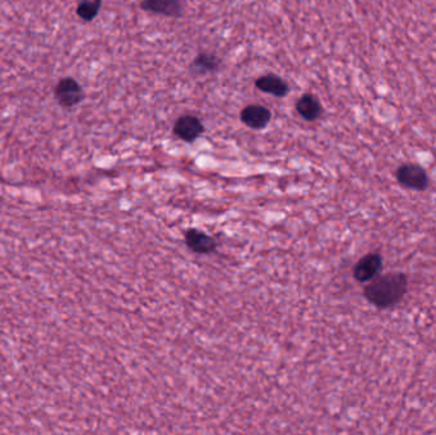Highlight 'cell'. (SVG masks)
<instances>
[{
	"label": "cell",
	"mask_w": 436,
	"mask_h": 435,
	"mask_svg": "<svg viewBox=\"0 0 436 435\" xmlns=\"http://www.w3.org/2000/svg\"><path fill=\"white\" fill-rule=\"evenodd\" d=\"M407 277L404 273L391 272L376 274L364 289L366 299L376 308H391L400 303L407 292Z\"/></svg>",
	"instance_id": "6da1fadb"
},
{
	"label": "cell",
	"mask_w": 436,
	"mask_h": 435,
	"mask_svg": "<svg viewBox=\"0 0 436 435\" xmlns=\"http://www.w3.org/2000/svg\"><path fill=\"white\" fill-rule=\"evenodd\" d=\"M55 100L64 108V109H71L80 104L83 100V89L80 84V82L71 77L62 78L59 83L55 86Z\"/></svg>",
	"instance_id": "7a4b0ae2"
},
{
	"label": "cell",
	"mask_w": 436,
	"mask_h": 435,
	"mask_svg": "<svg viewBox=\"0 0 436 435\" xmlns=\"http://www.w3.org/2000/svg\"><path fill=\"white\" fill-rule=\"evenodd\" d=\"M397 180L403 187L415 191H425L428 185V174L416 163L402 165L397 170Z\"/></svg>",
	"instance_id": "3957f363"
},
{
	"label": "cell",
	"mask_w": 436,
	"mask_h": 435,
	"mask_svg": "<svg viewBox=\"0 0 436 435\" xmlns=\"http://www.w3.org/2000/svg\"><path fill=\"white\" fill-rule=\"evenodd\" d=\"M383 266L382 255L379 253H370L363 257L354 268V277L358 282H369L379 274Z\"/></svg>",
	"instance_id": "277c9868"
},
{
	"label": "cell",
	"mask_w": 436,
	"mask_h": 435,
	"mask_svg": "<svg viewBox=\"0 0 436 435\" xmlns=\"http://www.w3.org/2000/svg\"><path fill=\"white\" fill-rule=\"evenodd\" d=\"M205 128L199 119L194 115H184L179 118L174 126V133L185 142H194L203 133Z\"/></svg>",
	"instance_id": "5b68a950"
},
{
	"label": "cell",
	"mask_w": 436,
	"mask_h": 435,
	"mask_svg": "<svg viewBox=\"0 0 436 435\" xmlns=\"http://www.w3.org/2000/svg\"><path fill=\"white\" fill-rule=\"evenodd\" d=\"M184 237L187 248L194 253L209 254L217 248V243L212 236L196 228H189Z\"/></svg>",
	"instance_id": "8992f818"
},
{
	"label": "cell",
	"mask_w": 436,
	"mask_h": 435,
	"mask_svg": "<svg viewBox=\"0 0 436 435\" xmlns=\"http://www.w3.org/2000/svg\"><path fill=\"white\" fill-rule=\"evenodd\" d=\"M271 111L262 105H249L241 111V121L251 129H263L271 121Z\"/></svg>",
	"instance_id": "52a82bcc"
},
{
	"label": "cell",
	"mask_w": 436,
	"mask_h": 435,
	"mask_svg": "<svg viewBox=\"0 0 436 435\" xmlns=\"http://www.w3.org/2000/svg\"><path fill=\"white\" fill-rule=\"evenodd\" d=\"M141 8L168 17H180L184 7L181 0H143Z\"/></svg>",
	"instance_id": "ba28073f"
},
{
	"label": "cell",
	"mask_w": 436,
	"mask_h": 435,
	"mask_svg": "<svg viewBox=\"0 0 436 435\" xmlns=\"http://www.w3.org/2000/svg\"><path fill=\"white\" fill-rule=\"evenodd\" d=\"M255 84L260 91L271 93L277 97H285L288 93V84L275 74H267L260 77L255 82Z\"/></svg>",
	"instance_id": "9c48e42d"
},
{
	"label": "cell",
	"mask_w": 436,
	"mask_h": 435,
	"mask_svg": "<svg viewBox=\"0 0 436 435\" xmlns=\"http://www.w3.org/2000/svg\"><path fill=\"white\" fill-rule=\"evenodd\" d=\"M296 110L308 121H314V120L321 118V102L312 95H303V97L297 101Z\"/></svg>",
	"instance_id": "30bf717a"
},
{
	"label": "cell",
	"mask_w": 436,
	"mask_h": 435,
	"mask_svg": "<svg viewBox=\"0 0 436 435\" xmlns=\"http://www.w3.org/2000/svg\"><path fill=\"white\" fill-rule=\"evenodd\" d=\"M220 59L214 54L203 53L196 56L192 63V71L194 73H209L216 72L220 67Z\"/></svg>",
	"instance_id": "8fae6325"
},
{
	"label": "cell",
	"mask_w": 436,
	"mask_h": 435,
	"mask_svg": "<svg viewBox=\"0 0 436 435\" xmlns=\"http://www.w3.org/2000/svg\"><path fill=\"white\" fill-rule=\"evenodd\" d=\"M101 0H82L77 7V14L80 19L91 22L96 19L98 12L101 10Z\"/></svg>",
	"instance_id": "7c38bea8"
}]
</instances>
